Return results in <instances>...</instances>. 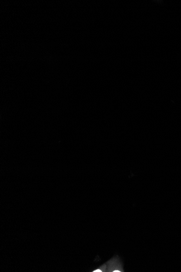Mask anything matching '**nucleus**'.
Instances as JSON below:
<instances>
[{"mask_svg":"<svg viewBox=\"0 0 181 272\" xmlns=\"http://www.w3.org/2000/svg\"><path fill=\"white\" fill-rule=\"evenodd\" d=\"M107 266L106 272H124L121 260L118 256H115L106 262Z\"/></svg>","mask_w":181,"mask_h":272,"instance_id":"obj_1","label":"nucleus"},{"mask_svg":"<svg viewBox=\"0 0 181 272\" xmlns=\"http://www.w3.org/2000/svg\"><path fill=\"white\" fill-rule=\"evenodd\" d=\"M107 266L106 263L102 265V266L99 267V268H97L96 270H93V272H106Z\"/></svg>","mask_w":181,"mask_h":272,"instance_id":"obj_2","label":"nucleus"}]
</instances>
